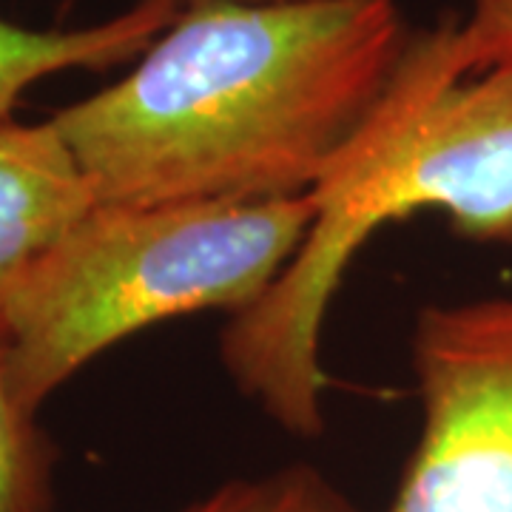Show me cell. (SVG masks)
Segmentation results:
<instances>
[{"mask_svg": "<svg viewBox=\"0 0 512 512\" xmlns=\"http://www.w3.org/2000/svg\"><path fill=\"white\" fill-rule=\"evenodd\" d=\"M183 512H365L319 470L291 464L268 476L234 478Z\"/></svg>", "mask_w": 512, "mask_h": 512, "instance_id": "cell-8", "label": "cell"}, {"mask_svg": "<svg viewBox=\"0 0 512 512\" xmlns=\"http://www.w3.org/2000/svg\"><path fill=\"white\" fill-rule=\"evenodd\" d=\"M52 467V441L12 387L9 339L0 322V512H52Z\"/></svg>", "mask_w": 512, "mask_h": 512, "instance_id": "cell-7", "label": "cell"}, {"mask_svg": "<svg viewBox=\"0 0 512 512\" xmlns=\"http://www.w3.org/2000/svg\"><path fill=\"white\" fill-rule=\"evenodd\" d=\"M421 433L387 512H512V293L421 308Z\"/></svg>", "mask_w": 512, "mask_h": 512, "instance_id": "cell-4", "label": "cell"}, {"mask_svg": "<svg viewBox=\"0 0 512 512\" xmlns=\"http://www.w3.org/2000/svg\"><path fill=\"white\" fill-rule=\"evenodd\" d=\"M177 3V9L185 12V9H191V6H202V3H217V0H174ZM237 3H282V0H237Z\"/></svg>", "mask_w": 512, "mask_h": 512, "instance_id": "cell-10", "label": "cell"}, {"mask_svg": "<svg viewBox=\"0 0 512 512\" xmlns=\"http://www.w3.org/2000/svg\"><path fill=\"white\" fill-rule=\"evenodd\" d=\"M413 32L396 0H217L49 117L97 202H268L333 177Z\"/></svg>", "mask_w": 512, "mask_h": 512, "instance_id": "cell-1", "label": "cell"}, {"mask_svg": "<svg viewBox=\"0 0 512 512\" xmlns=\"http://www.w3.org/2000/svg\"><path fill=\"white\" fill-rule=\"evenodd\" d=\"M313 197L299 254L220 342L234 384L299 439L325 430L330 299L382 225L439 208L461 237L512 248V69L470 72L456 20L413 32L379 111Z\"/></svg>", "mask_w": 512, "mask_h": 512, "instance_id": "cell-2", "label": "cell"}, {"mask_svg": "<svg viewBox=\"0 0 512 512\" xmlns=\"http://www.w3.org/2000/svg\"><path fill=\"white\" fill-rule=\"evenodd\" d=\"M94 205L92 183L52 120H0V313Z\"/></svg>", "mask_w": 512, "mask_h": 512, "instance_id": "cell-5", "label": "cell"}, {"mask_svg": "<svg viewBox=\"0 0 512 512\" xmlns=\"http://www.w3.org/2000/svg\"><path fill=\"white\" fill-rule=\"evenodd\" d=\"M458 43L470 72L512 69V0H473L458 23Z\"/></svg>", "mask_w": 512, "mask_h": 512, "instance_id": "cell-9", "label": "cell"}, {"mask_svg": "<svg viewBox=\"0 0 512 512\" xmlns=\"http://www.w3.org/2000/svg\"><path fill=\"white\" fill-rule=\"evenodd\" d=\"M177 15L174 0H134L126 12L83 29H26L0 20V120L49 74L109 69L140 57Z\"/></svg>", "mask_w": 512, "mask_h": 512, "instance_id": "cell-6", "label": "cell"}, {"mask_svg": "<svg viewBox=\"0 0 512 512\" xmlns=\"http://www.w3.org/2000/svg\"><path fill=\"white\" fill-rule=\"evenodd\" d=\"M316 220V197L97 202L12 293L0 322L20 404L37 413L97 353L154 322L271 291Z\"/></svg>", "mask_w": 512, "mask_h": 512, "instance_id": "cell-3", "label": "cell"}]
</instances>
